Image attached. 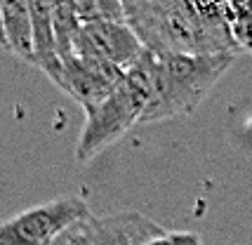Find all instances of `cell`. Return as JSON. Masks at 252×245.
<instances>
[{"mask_svg": "<svg viewBox=\"0 0 252 245\" xmlns=\"http://www.w3.org/2000/svg\"><path fill=\"white\" fill-rule=\"evenodd\" d=\"M125 24L154 55H238L226 2L127 0Z\"/></svg>", "mask_w": 252, "mask_h": 245, "instance_id": "1", "label": "cell"}, {"mask_svg": "<svg viewBox=\"0 0 252 245\" xmlns=\"http://www.w3.org/2000/svg\"><path fill=\"white\" fill-rule=\"evenodd\" d=\"M233 59L236 55H154V85L142 125L196 111Z\"/></svg>", "mask_w": 252, "mask_h": 245, "instance_id": "2", "label": "cell"}, {"mask_svg": "<svg viewBox=\"0 0 252 245\" xmlns=\"http://www.w3.org/2000/svg\"><path fill=\"white\" fill-rule=\"evenodd\" d=\"M151 85H154V52L144 50L137 59L123 73L121 83L106 99L97 104L94 109L85 111V125L76 144V160L88 163L104 151L109 144L118 142L123 134H127L134 125H142V116L151 99Z\"/></svg>", "mask_w": 252, "mask_h": 245, "instance_id": "3", "label": "cell"}, {"mask_svg": "<svg viewBox=\"0 0 252 245\" xmlns=\"http://www.w3.org/2000/svg\"><path fill=\"white\" fill-rule=\"evenodd\" d=\"M92 217L78 196H59L0 224V245H52L73 224Z\"/></svg>", "mask_w": 252, "mask_h": 245, "instance_id": "4", "label": "cell"}, {"mask_svg": "<svg viewBox=\"0 0 252 245\" xmlns=\"http://www.w3.org/2000/svg\"><path fill=\"white\" fill-rule=\"evenodd\" d=\"M165 231L137 210H118L73 224L52 245H146Z\"/></svg>", "mask_w": 252, "mask_h": 245, "instance_id": "5", "label": "cell"}, {"mask_svg": "<svg viewBox=\"0 0 252 245\" xmlns=\"http://www.w3.org/2000/svg\"><path fill=\"white\" fill-rule=\"evenodd\" d=\"M123 68L113 66L109 61L92 59V57H73L62 64L55 85L64 90L68 97L83 106V111L94 109L97 104L109 97L123 78Z\"/></svg>", "mask_w": 252, "mask_h": 245, "instance_id": "6", "label": "cell"}, {"mask_svg": "<svg viewBox=\"0 0 252 245\" xmlns=\"http://www.w3.org/2000/svg\"><path fill=\"white\" fill-rule=\"evenodd\" d=\"M76 55L101 59L127 71L144 55V47L127 24L99 22L80 26V33L76 38Z\"/></svg>", "mask_w": 252, "mask_h": 245, "instance_id": "7", "label": "cell"}, {"mask_svg": "<svg viewBox=\"0 0 252 245\" xmlns=\"http://www.w3.org/2000/svg\"><path fill=\"white\" fill-rule=\"evenodd\" d=\"M29 10H31V24H33L35 66L55 83L59 71H62V59H59V52H57L52 2H47V0H29Z\"/></svg>", "mask_w": 252, "mask_h": 245, "instance_id": "8", "label": "cell"}, {"mask_svg": "<svg viewBox=\"0 0 252 245\" xmlns=\"http://www.w3.org/2000/svg\"><path fill=\"white\" fill-rule=\"evenodd\" d=\"M2 24H5V40L7 50L22 61L35 66L33 55V24L31 10L26 0H5L2 2Z\"/></svg>", "mask_w": 252, "mask_h": 245, "instance_id": "9", "label": "cell"}, {"mask_svg": "<svg viewBox=\"0 0 252 245\" xmlns=\"http://www.w3.org/2000/svg\"><path fill=\"white\" fill-rule=\"evenodd\" d=\"M52 24H55L57 52L64 64L76 57V38L83 26L73 10V2H52Z\"/></svg>", "mask_w": 252, "mask_h": 245, "instance_id": "10", "label": "cell"}, {"mask_svg": "<svg viewBox=\"0 0 252 245\" xmlns=\"http://www.w3.org/2000/svg\"><path fill=\"white\" fill-rule=\"evenodd\" d=\"M226 19L236 50L252 55V0L226 2Z\"/></svg>", "mask_w": 252, "mask_h": 245, "instance_id": "11", "label": "cell"}, {"mask_svg": "<svg viewBox=\"0 0 252 245\" xmlns=\"http://www.w3.org/2000/svg\"><path fill=\"white\" fill-rule=\"evenodd\" d=\"M80 24H99V22H116L125 24V5L121 0H73Z\"/></svg>", "mask_w": 252, "mask_h": 245, "instance_id": "12", "label": "cell"}, {"mask_svg": "<svg viewBox=\"0 0 252 245\" xmlns=\"http://www.w3.org/2000/svg\"><path fill=\"white\" fill-rule=\"evenodd\" d=\"M146 245H203V241L198 234H191V231H170L149 241Z\"/></svg>", "mask_w": 252, "mask_h": 245, "instance_id": "13", "label": "cell"}, {"mask_svg": "<svg viewBox=\"0 0 252 245\" xmlns=\"http://www.w3.org/2000/svg\"><path fill=\"white\" fill-rule=\"evenodd\" d=\"M0 47L7 50V40H5V24H2V2H0Z\"/></svg>", "mask_w": 252, "mask_h": 245, "instance_id": "14", "label": "cell"}]
</instances>
